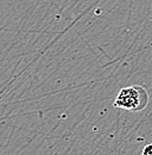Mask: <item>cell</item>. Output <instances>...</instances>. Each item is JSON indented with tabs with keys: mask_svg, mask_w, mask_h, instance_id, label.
Segmentation results:
<instances>
[{
	"mask_svg": "<svg viewBox=\"0 0 152 155\" xmlns=\"http://www.w3.org/2000/svg\"><path fill=\"white\" fill-rule=\"evenodd\" d=\"M149 104V93L144 87L130 86L124 87L115 98L114 106L128 111L143 110Z\"/></svg>",
	"mask_w": 152,
	"mask_h": 155,
	"instance_id": "1",
	"label": "cell"
},
{
	"mask_svg": "<svg viewBox=\"0 0 152 155\" xmlns=\"http://www.w3.org/2000/svg\"><path fill=\"white\" fill-rule=\"evenodd\" d=\"M143 154L144 155H152V143L146 144L143 149Z\"/></svg>",
	"mask_w": 152,
	"mask_h": 155,
	"instance_id": "2",
	"label": "cell"
}]
</instances>
